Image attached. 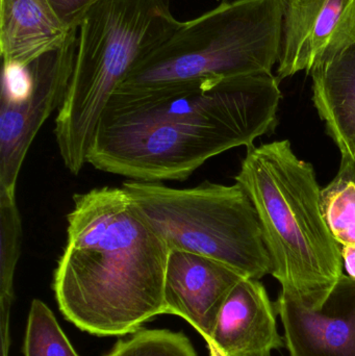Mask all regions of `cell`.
I'll return each mask as SVG.
<instances>
[{"mask_svg": "<svg viewBox=\"0 0 355 356\" xmlns=\"http://www.w3.org/2000/svg\"><path fill=\"white\" fill-rule=\"evenodd\" d=\"M79 29L53 51L29 63L31 88L20 102H0V193L16 196L17 181L42 125L64 102L74 69Z\"/></svg>", "mask_w": 355, "mask_h": 356, "instance_id": "52a82bcc", "label": "cell"}, {"mask_svg": "<svg viewBox=\"0 0 355 356\" xmlns=\"http://www.w3.org/2000/svg\"><path fill=\"white\" fill-rule=\"evenodd\" d=\"M58 18L69 29H79L92 6L101 0H47Z\"/></svg>", "mask_w": 355, "mask_h": 356, "instance_id": "ac0fdd59", "label": "cell"}, {"mask_svg": "<svg viewBox=\"0 0 355 356\" xmlns=\"http://www.w3.org/2000/svg\"><path fill=\"white\" fill-rule=\"evenodd\" d=\"M24 356H79L53 313L39 299L31 302L25 332Z\"/></svg>", "mask_w": 355, "mask_h": 356, "instance_id": "9a60e30c", "label": "cell"}, {"mask_svg": "<svg viewBox=\"0 0 355 356\" xmlns=\"http://www.w3.org/2000/svg\"><path fill=\"white\" fill-rule=\"evenodd\" d=\"M106 356H198L189 339L167 330H139Z\"/></svg>", "mask_w": 355, "mask_h": 356, "instance_id": "e0dca14e", "label": "cell"}, {"mask_svg": "<svg viewBox=\"0 0 355 356\" xmlns=\"http://www.w3.org/2000/svg\"><path fill=\"white\" fill-rule=\"evenodd\" d=\"M339 175L349 178L352 181L355 182V154L354 159L348 163H341L340 167Z\"/></svg>", "mask_w": 355, "mask_h": 356, "instance_id": "ffe728a7", "label": "cell"}, {"mask_svg": "<svg viewBox=\"0 0 355 356\" xmlns=\"http://www.w3.org/2000/svg\"><path fill=\"white\" fill-rule=\"evenodd\" d=\"M22 244V221L16 196L0 193V311L1 353L10 350V311L14 300V277Z\"/></svg>", "mask_w": 355, "mask_h": 356, "instance_id": "5bb4252c", "label": "cell"}, {"mask_svg": "<svg viewBox=\"0 0 355 356\" xmlns=\"http://www.w3.org/2000/svg\"><path fill=\"white\" fill-rule=\"evenodd\" d=\"M275 305L290 356H355L354 278L343 274L318 309H306L281 295Z\"/></svg>", "mask_w": 355, "mask_h": 356, "instance_id": "30bf717a", "label": "cell"}, {"mask_svg": "<svg viewBox=\"0 0 355 356\" xmlns=\"http://www.w3.org/2000/svg\"><path fill=\"white\" fill-rule=\"evenodd\" d=\"M310 74L319 116L341 152L342 163L350 162L355 154V42Z\"/></svg>", "mask_w": 355, "mask_h": 356, "instance_id": "4fadbf2b", "label": "cell"}, {"mask_svg": "<svg viewBox=\"0 0 355 356\" xmlns=\"http://www.w3.org/2000/svg\"><path fill=\"white\" fill-rule=\"evenodd\" d=\"M320 199L323 217L339 246L355 245V182L338 173L321 190Z\"/></svg>", "mask_w": 355, "mask_h": 356, "instance_id": "2e32d148", "label": "cell"}, {"mask_svg": "<svg viewBox=\"0 0 355 356\" xmlns=\"http://www.w3.org/2000/svg\"><path fill=\"white\" fill-rule=\"evenodd\" d=\"M181 24L168 0H101L85 15L54 129L60 158L72 175L88 164L94 134L117 88Z\"/></svg>", "mask_w": 355, "mask_h": 356, "instance_id": "277c9868", "label": "cell"}, {"mask_svg": "<svg viewBox=\"0 0 355 356\" xmlns=\"http://www.w3.org/2000/svg\"><path fill=\"white\" fill-rule=\"evenodd\" d=\"M244 277L220 261L170 249L165 276V314L183 318L208 342L225 299Z\"/></svg>", "mask_w": 355, "mask_h": 356, "instance_id": "9c48e42d", "label": "cell"}, {"mask_svg": "<svg viewBox=\"0 0 355 356\" xmlns=\"http://www.w3.org/2000/svg\"><path fill=\"white\" fill-rule=\"evenodd\" d=\"M77 29L67 27L47 0H0L3 64H29L62 47Z\"/></svg>", "mask_w": 355, "mask_h": 356, "instance_id": "7c38bea8", "label": "cell"}, {"mask_svg": "<svg viewBox=\"0 0 355 356\" xmlns=\"http://www.w3.org/2000/svg\"><path fill=\"white\" fill-rule=\"evenodd\" d=\"M67 221L53 291L68 321L93 336H125L165 314L170 248L122 186L75 195Z\"/></svg>", "mask_w": 355, "mask_h": 356, "instance_id": "7a4b0ae2", "label": "cell"}, {"mask_svg": "<svg viewBox=\"0 0 355 356\" xmlns=\"http://www.w3.org/2000/svg\"><path fill=\"white\" fill-rule=\"evenodd\" d=\"M277 309L260 280H240L221 307L208 345L221 356H271L285 347Z\"/></svg>", "mask_w": 355, "mask_h": 356, "instance_id": "8fae6325", "label": "cell"}, {"mask_svg": "<svg viewBox=\"0 0 355 356\" xmlns=\"http://www.w3.org/2000/svg\"><path fill=\"white\" fill-rule=\"evenodd\" d=\"M273 74L208 79L110 102L88 152L97 170L138 181H183L206 161L272 131Z\"/></svg>", "mask_w": 355, "mask_h": 356, "instance_id": "6da1fadb", "label": "cell"}, {"mask_svg": "<svg viewBox=\"0 0 355 356\" xmlns=\"http://www.w3.org/2000/svg\"><path fill=\"white\" fill-rule=\"evenodd\" d=\"M122 188L169 248L220 261L245 277L271 274L258 213L239 184L176 188L129 179Z\"/></svg>", "mask_w": 355, "mask_h": 356, "instance_id": "8992f818", "label": "cell"}, {"mask_svg": "<svg viewBox=\"0 0 355 356\" xmlns=\"http://www.w3.org/2000/svg\"><path fill=\"white\" fill-rule=\"evenodd\" d=\"M236 177L254 203L281 296L320 307L343 275L341 248L321 209L314 167L288 140L247 147Z\"/></svg>", "mask_w": 355, "mask_h": 356, "instance_id": "3957f363", "label": "cell"}, {"mask_svg": "<svg viewBox=\"0 0 355 356\" xmlns=\"http://www.w3.org/2000/svg\"><path fill=\"white\" fill-rule=\"evenodd\" d=\"M281 0H231L181 26L140 60L110 102L208 79L272 74L281 41Z\"/></svg>", "mask_w": 355, "mask_h": 356, "instance_id": "5b68a950", "label": "cell"}, {"mask_svg": "<svg viewBox=\"0 0 355 356\" xmlns=\"http://www.w3.org/2000/svg\"><path fill=\"white\" fill-rule=\"evenodd\" d=\"M277 79L311 71L355 42V0H281Z\"/></svg>", "mask_w": 355, "mask_h": 356, "instance_id": "ba28073f", "label": "cell"}, {"mask_svg": "<svg viewBox=\"0 0 355 356\" xmlns=\"http://www.w3.org/2000/svg\"><path fill=\"white\" fill-rule=\"evenodd\" d=\"M341 253L347 275L355 280V245L342 246Z\"/></svg>", "mask_w": 355, "mask_h": 356, "instance_id": "d6986e66", "label": "cell"}]
</instances>
